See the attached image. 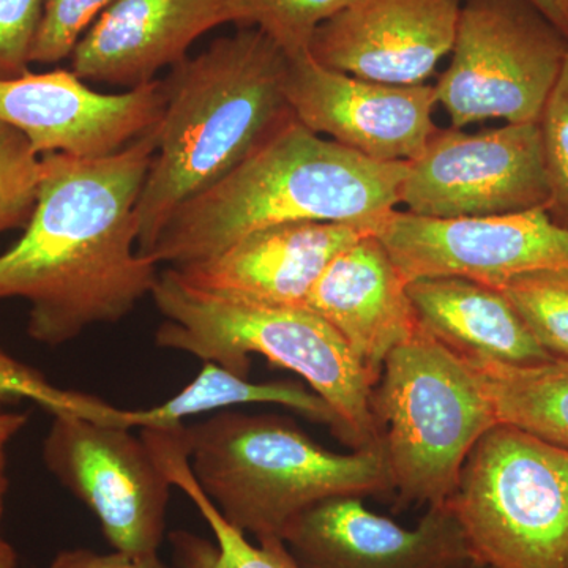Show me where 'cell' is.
<instances>
[{
  "label": "cell",
  "instance_id": "6da1fadb",
  "mask_svg": "<svg viewBox=\"0 0 568 568\" xmlns=\"http://www.w3.org/2000/svg\"><path fill=\"white\" fill-rule=\"evenodd\" d=\"M155 152L156 126L103 159L40 156L31 220L0 254V301L28 302L33 342L67 345L152 294L159 264L138 250L136 205Z\"/></svg>",
  "mask_w": 568,
  "mask_h": 568
},
{
  "label": "cell",
  "instance_id": "7a4b0ae2",
  "mask_svg": "<svg viewBox=\"0 0 568 568\" xmlns=\"http://www.w3.org/2000/svg\"><path fill=\"white\" fill-rule=\"evenodd\" d=\"M291 59L260 29L220 37L163 80L156 152L136 205L138 250L148 257L173 213L233 173L295 119Z\"/></svg>",
  "mask_w": 568,
  "mask_h": 568
},
{
  "label": "cell",
  "instance_id": "3957f363",
  "mask_svg": "<svg viewBox=\"0 0 568 568\" xmlns=\"http://www.w3.org/2000/svg\"><path fill=\"white\" fill-rule=\"evenodd\" d=\"M407 163L366 159L297 118L244 163L179 207L148 257L179 268L274 224L347 223L375 230L395 211Z\"/></svg>",
  "mask_w": 568,
  "mask_h": 568
},
{
  "label": "cell",
  "instance_id": "277c9868",
  "mask_svg": "<svg viewBox=\"0 0 568 568\" xmlns=\"http://www.w3.org/2000/svg\"><path fill=\"white\" fill-rule=\"evenodd\" d=\"M183 443L197 487L254 540H282L325 500L392 493L381 452L336 454L275 414L219 413L183 426Z\"/></svg>",
  "mask_w": 568,
  "mask_h": 568
},
{
  "label": "cell",
  "instance_id": "5b68a950",
  "mask_svg": "<svg viewBox=\"0 0 568 568\" xmlns=\"http://www.w3.org/2000/svg\"><path fill=\"white\" fill-rule=\"evenodd\" d=\"M164 317L155 345L248 377L250 355L293 372L334 410L336 436L353 450L381 452L375 384L331 324L306 306L234 301L196 290L174 268L160 272L151 294ZM383 454V452H381Z\"/></svg>",
  "mask_w": 568,
  "mask_h": 568
},
{
  "label": "cell",
  "instance_id": "8992f818",
  "mask_svg": "<svg viewBox=\"0 0 568 568\" xmlns=\"http://www.w3.org/2000/svg\"><path fill=\"white\" fill-rule=\"evenodd\" d=\"M372 413L402 507L448 503L470 452L499 424L466 362L422 327L384 362Z\"/></svg>",
  "mask_w": 568,
  "mask_h": 568
},
{
  "label": "cell",
  "instance_id": "52a82bcc",
  "mask_svg": "<svg viewBox=\"0 0 568 568\" xmlns=\"http://www.w3.org/2000/svg\"><path fill=\"white\" fill-rule=\"evenodd\" d=\"M448 504L477 562L568 568V446L499 422L470 452Z\"/></svg>",
  "mask_w": 568,
  "mask_h": 568
},
{
  "label": "cell",
  "instance_id": "ba28073f",
  "mask_svg": "<svg viewBox=\"0 0 568 568\" xmlns=\"http://www.w3.org/2000/svg\"><path fill=\"white\" fill-rule=\"evenodd\" d=\"M450 54L435 91L452 129L489 119L538 123L568 40L529 0H465Z\"/></svg>",
  "mask_w": 568,
  "mask_h": 568
},
{
  "label": "cell",
  "instance_id": "9c48e42d",
  "mask_svg": "<svg viewBox=\"0 0 568 568\" xmlns=\"http://www.w3.org/2000/svg\"><path fill=\"white\" fill-rule=\"evenodd\" d=\"M43 462L95 515L112 548L159 552L173 484L144 436L77 414H52Z\"/></svg>",
  "mask_w": 568,
  "mask_h": 568
},
{
  "label": "cell",
  "instance_id": "30bf717a",
  "mask_svg": "<svg viewBox=\"0 0 568 568\" xmlns=\"http://www.w3.org/2000/svg\"><path fill=\"white\" fill-rule=\"evenodd\" d=\"M551 189L538 123L478 133L439 130L407 163L406 212L429 219L511 215L548 209Z\"/></svg>",
  "mask_w": 568,
  "mask_h": 568
},
{
  "label": "cell",
  "instance_id": "8fae6325",
  "mask_svg": "<svg viewBox=\"0 0 568 568\" xmlns=\"http://www.w3.org/2000/svg\"><path fill=\"white\" fill-rule=\"evenodd\" d=\"M373 234L406 283L458 276L499 287L514 276L568 265V230L552 222L547 209L462 219L395 209Z\"/></svg>",
  "mask_w": 568,
  "mask_h": 568
},
{
  "label": "cell",
  "instance_id": "7c38bea8",
  "mask_svg": "<svg viewBox=\"0 0 568 568\" xmlns=\"http://www.w3.org/2000/svg\"><path fill=\"white\" fill-rule=\"evenodd\" d=\"M164 103L163 80L122 93L92 91L63 69L0 80V122L24 134L39 156L114 155L159 125Z\"/></svg>",
  "mask_w": 568,
  "mask_h": 568
},
{
  "label": "cell",
  "instance_id": "4fadbf2b",
  "mask_svg": "<svg viewBox=\"0 0 568 568\" xmlns=\"http://www.w3.org/2000/svg\"><path fill=\"white\" fill-rule=\"evenodd\" d=\"M286 95L306 129L375 162H413L437 132L435 85L362 80L310 54L291 59Z\"/></svg>",
  "mask_w": 568,
  "mask_h": 568
},
{
  "label": "cell",
  "instance_id": "5bb4252c",
  "mask_svg": "<svg viewBox=\"0 0 568 568\" xmlns=\"http://www.w3.org/2000/svg\"><path fill=\"white\" fill-rule=\"evenodd\" d=\"M298 568H467L476 562L450 504L428 507L413 528L335 497L310 508L283 534Z\"/></svg>",
  "mask_w": 568,
  "mask_h": 568
},
{
  "label": "cell",
  "instance_id": "9a60e30c",
  "mask_svg": "<svg viewBox=\"0 0 568 568\" xmlns=\"http://www.w3.org/2000/svg\"><path fill=\"white\" fill-rule=\"evenodd\" d=\"M465 0H355L317 28L310 55L327 69L424 84L450 54Z\"/></svg>",
  "mask_w": 568,
  "mask_h": 568
},
{
  "label": "cell",
  "instance_id": "2e32d148",
  "mask_svg": "<svg viewBox=\"0 0 568 568\" xmlns=\"http://www.w3.org/2000/svg\"><path fill=\"white\" fill-rule=\"evenodd\" d=\"M366 234L373 233L347 223L274 224L174 271L205 293L257 305L305 306L328 264Z\"/></svg>",
  "mask_w": 568,
  "mask_h": 568
},
{
  "label": "cell",
  "instance_id": "e0dca14e",
  "mask_svg": "<svg viewBox=\"0 0 568 568\" xmlns=\"http://www.w3.org/2000/svg\"><path fill=\"white\" fill-rule=\"evenodd\" d=\"M226 22L230 0H115L71 52L70 70L132 91L185 61L194 41Z\"/></svg>",
  "mask_w": 568,
  "mask_h": 568
},
{
  "label": "cell",
  "instance_id": "ac0fdd59",
  "mask_svg": "<svg viewBox=\"0 0 568 568\" xmlns=\"http://www.w3.org/2000/svg\"><path fill=\"white\" fill-rule=\"evenodd\" d=\"M305 306L345 339L373 384L392 351L420 327L407 283L375 234L358 239L328 264Z\"/></svg>",
  "mask_w": 568,
  "mask_h": 568
},
{
  "label": "cell",
  "instance_id": "d6986e66",
  "mask_svg": "<svg viewBox=\"0 0 568 568\" xmlns=\"http://www.w3.org/2000/svg\"><path fill=\"white\" fill-rule=\"evenodd\" d=\"M407 295L426 334L459 357L517 366L555 358L496 287L436 276L407 283Z\"/></svg>",
  "mask_w": 568,
  "mask_h": 568
},
{
  "label": "cell",
  "instance_id": "ffe728a7",
  "mask_svg": "<svg viewBox=\"0 0 568 568\" xmlns=\"http://www.w3.org/2000/svg\"><path fill=\"white\" fill-rule=\"evenodd\" d=\"M183 425L170 429L142 428V436L155 452L173 487L189 497L207 523L213 540L190 532L173 530L168 536L174 568H298L280 538L250 540L234 528L197 487L186 459Z\"/></svg>",
  "mask_w": 568,
  "mask_h": 568
},
{
  "label": "cell",
  "instance_id": "44dd1931",
  "mask_svg": "<svg viewBox=\"0 0 568 568\" xmlns=\"http://www.w3.org/2000/svg\"><path fill=\"white\" fill-rule=\"evenodd\" d=\"M242 405H280L316 422L331 426L336 435L338 420L332 407L310 387L301 383H253L223 366L204 362L189 386L162 405L149 409L119 410L123 428H175L186 417L219 413Z\"/></svg>",
  "mask_w": 568,
  "mask_h": 568
},
{
  "label": "cell",
  "instance_id": "7402d4cb",
  "mask_svg": "<svg viewBox=\"0 0 568 568\" xmlns=\"http://www.w3.org/2000/svg\"><path fill=\"white\" fill-rule=\"evenodd\" d=\"M455 354V353H454ZM477 377L497 420L568 446V361L517 366L462 357Z\"/></svg>",
  "mask_w": 568,
  "mask_h": 568
},
{
  "label": "cell",
  "instance_id": "603a6c76",
  "mask_svg": "<svg viewBox=\"0 0 568 568\" xmlns=\"http://www.w3.org/2000/svg\"><path fill=\"white\" fill-rule=\"evenodd\" d=\"M496 290L545 351L568 361V265L514 276Z\"/></svg>",
  "mask_w": 568,
  "mask_h": 568
},
{
  "label": "cell",
  "instance_id": "cb8c5ba5",
  "mask_svg": "<svg viewBox=\"0 0 568 568\" xmlns=\"http://www.w3.org/2000/svg\"><path fill=\"white\" fill-rule=\"evenodd\" d=\"M355 0H230L233 22L260 29L287 58L310 54V43L320 26Z\"/></svg>",
  "mask_w": 568,
  "mask_h": 568
},
{
  "label": "cell",
  "instance_id": "d4e9b609",
  "mask_svg": "<svg viewBox=\"0 0 568 568\" xmlns=\"http://www.w3.org/2000/svg\"><path fill=\"white\" fill-rule=\"evenodd\" d=\"M40 178V156L24 134L0 122V234L29 223Z\"/></svg>",
  "mask_w": 568,
  "mask_h": 568
},
{
  "label": "cell",
  "instance_id": "484cf974",
  "mask_svg": "<svg viewBox=\"0 0 568 568\" xmlns=\"http://www.w3.org/2000/svg\"><path fill=\"white\" fill-rule=\"evenodd\" d=\"M0 398L31 399L48 413H71L100 424L118 425L119 407L95 396L63 390L51 384L36 368L22 364L0 347Z\"/></svg>",
  "mask_w": 568,
  "mask_h": 568
},
{
  "label": "cell",
  "instance_id": "4316f807",
  "mask_svg": "<svg viewBox=\"0 0 568 568\" xmlns=\"http://www.w3.org/2000/svg\"><path fill=\"white\" fill-rule=\"evenodd\" d=\"M115 0H43L31 63L54 65L70 59L84 33Z\"/></svg>",
  "mask_w": 568,
  "mask_h": 568
},
{
  "label": "cell",
  "instance_id": "83f0119b",
  "mask_svg": "<svg viewBox=\"0 0 568 568\" xmlns=\"http://www.w3.org/2000/svg\"><path fill=\"white\" fill-rule=\"evenodd\" d=\"M538 125L551 189L547 212L552 222L568 230V54Z\"/></svg>",
  "mask_w": 568,
  "mask_h": 568
},
{
  "label": "cell",
  "instance_id": "f1b7e54d",
  "mask_svg": "<svg viewBox=\"0 0 568 568\" xmlns=\"http://www.w3.org/2000/svg\"><path fill=\"white\" fill-rule=\"evenodd\" d=\"M43 0H0V80L28 73Z\"/></svg>",
  "mask_w": 568,
  "mask_h": 568
},
{
  "label": "cell",
  "instance_id": "f546056e",
  "mask_svg": "<svg viewBox=\"0 0 568 568\" xmlns=\"http://www.w3.org/2000/svg\"><path fill=\"white\" fill-rule=\"evenodd\" d=\"M6 402L7 399L0 398V568H17L18 552L9 538L3 536L2 518L6 496L9 491V476H7L9 447L14 437L20 435L28 425L29 414L7 409Z\"/></svg>",
  "mask_w": 568,
  "mask_h": 568
},
{
  "label": "cell",
  "instance_id": "4dcf8cb0",
  "mask_svg": "<svg viewBox=\"0 0 568 568\" xmlns=\"http://www.w3.org/2000/svg\"><path fill=\"white\" fill-rule=\"evenodd\" d=\"M50 568H174L160 558L159 552L152 555H130L118 551L97 552L92 549H63L51 560Z\"/></svg>",
  "mask_w": 568,
  "mask_h": 568
},
{
  "label": "cell",
  "instance_id": "1f68e13d",
  "mask_svg": "<svg viewBox=\"0 0 568 568\" xmlns=\"http://www.w3.org/2000/svg\"><path fill=\"white\" fill-rule=\"evenodd\" d=\"M529 2L532 3L552 26H556L568 40V21L560 0H529Z\"/></svg>",
  "mask_w": 568,
  "mask_h": 568
},
{
  "label": "cell",
  "instance_id": "d6a6232c",
  "mask_svg": "<svg viewBox=\"0 0 568 568\" xmlns=\"http://www.w3.org/2000/svg\"><path fill=\"white\" fill-rule=\"evenodd\" d=\"M467 568H491V567L485 566V564L477 562V560H476V562L470 564V566Z\"/></svg>",
  "mask_w": 568,
  "mask_h": 568
},
{
  "label": "cell",
  "instance_id": "836d02e7",
  "mask_svg": "<svg viewBox=\"0 0 568 568\" xmlns=\"http://www.w3.org/2000/svg\"><path fill=\"white\" fill-rule=\"evenodd\" d=\"M560 3H562L564 13H566V18L568 21V0H560Z\"/></svg>",
  "mask_w": 568,
  "mask_h": 568
}]
</instances>
